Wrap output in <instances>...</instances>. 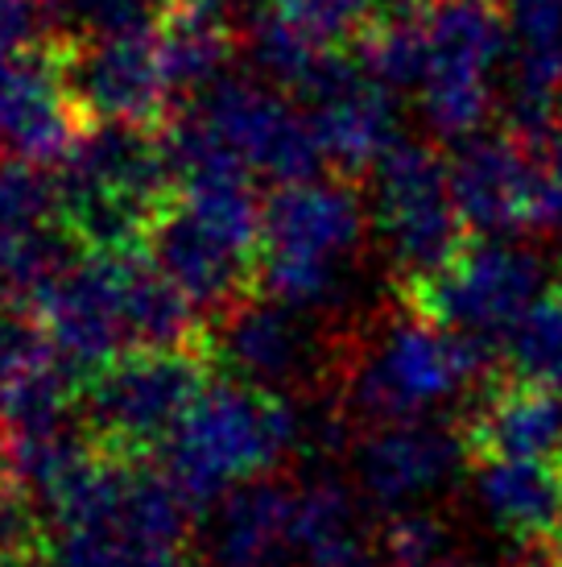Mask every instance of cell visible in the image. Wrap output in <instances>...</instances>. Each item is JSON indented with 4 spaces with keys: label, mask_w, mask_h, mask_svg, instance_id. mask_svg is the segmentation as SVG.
I'll list each match as a JSON object with an SVG mask.
<instances>
[{
    "label": "cell",
    "mask_w": 562,
    "mask_h": 567,
    "mask_svg": "<svg viewBox=\"0 0 562 567\" xmlns=\"http://www.w3.org/2000/svg\"><path fill=\"white\" fill-rule=\"evenodd\" d=\"M504 59L509 25L485 0H418L397 9L368 42V71L418 95L426 125L455 142L480 133Z\"/></svg>",
    "instance_id": "6da1fadb"
},
{
    "label": "cell",
    "mask_w": 562,
    "mask_h": 567,
    "mask_svg": "<svg viewBox=\"0 0 562 567\" xmlns=\"http://www.w3.org/2000/svg\"><path fill=\"white\" fill-rule=\"evenodd\" d=\"M38 514L50 567H178L195 509L166 468L112 452V460L95 456Z\"/></svg>",
    "instance_id": "7a4b0ae2"
},
{
    "label": "cell",
    "mask_w": 562,
    "mask_h": 567,
    "mask_svg": "<svg viewBox=\"0 0 562 567\" xmlns=\"http://www.w3.org/2000/svg\"><path fill=\"white\" fill-rule=\"evenodd\" d=\"M306 410L249 381H207L162 447V468L190 509H211L232 488L269 476L302 452Z\"/></svg>",
    "instance_id": "3957f363"
},
{
    "label": "cell",
    "mask_w": 562,
    "mask_h": 567,
    "mask_svg": "<svg viewBox=\"0 0 562 567\" xmlns=\"http://www.w3.org/2000/svg\"><path fill=\"white\" fill-rule=\"evenodd\" d=\"M492 352L480 336L443 328L426 316L389 319L344 364L340 406L360 423L435 419L488 378Z\"/></svg>",
    "instance_id": "277c9868"
},
{
    "label": "cell",
    "mask_w": 562,
    "mask_h": 567,
    "mask_svg": "<svg viewBox=\"0 0 562 567\" xmlns=\"http://www.w3.org/2000/svg\"><path fill=\"white\" fill-rule=\"evenodd\" d=\"M63 220L95 252L137 249L178 187L170 145L128 121H100L59 162Z\"/></svg>",
    "instance_id": "5b68a950"
},
{
    "label": "cell",
    "mask_w": 562,
    "mask_h": 567,
    "mask_svg": "<svg viewBox=\"0 0 562 567\" xmlns=\"http://www.w3.org/2000/svg\"><path fill=\"white\" fill-rule=\"evenodd\" d=\"M368 212L340 178H302L266 204L257 282L261 295L294 311H323L344 299L347 269L364 240Z\"/></svg>",
    "instance_id": "8992f818"
},
{
    "label": "cell",
    "mask_w": 562,
    "mask_h": 567,
    "mask_svg": "<svg viewBox=\"0 0 562 567\" xmlns=\"http://www.w3.org/2000/svg\"><path fill=\"white\" fill-rule=\"evenodd\" d=\"M207 369L190 348H128L83 378V423L116 456L166 447L204 394Z\"/></svg>",
    "instance_id": "52a82bcc"
},
{
    "label": "cell",
    "mask_w": 562,
    "mask_h": 567,
    "mask_svg": "<svg viewBox=\"0 0 562 567\" xmlns=\"http://www.w3.org/2000/svg\"><path fill=\"white\" fill-rule=\"evenodd\" d=\"M195 100L199 104L166 137L174 154H228L281 187L319 174L323 150L306 112H294L266 83L219 80Z\"/></svg>",
    "instance_id": "ba28073f"
},
{
    "label": "cell",
    "mask_w": 562,
    "mask_h": 567,
    "mask_svg": "<svg viewBox=\"0 0 562 567\" xmlns=\"http://www.w3.org/2000/svg\"><path fill=\"white\" fill-rule=\"evenodd\" d=\"M373 228L385 261L406 290L430 282L464 249V212L455 204L451 166L414 142H397L373 166Z\"/></svg>",
    "instance_id": "9c48e42d"
},
{
    "label": "cell",
    "mask_w": 562,
    "mask_h": 567,
    "mask_svg": "<svg viewBox=\"0 0 562 567\" xmlns=\"http://www.w3.org/2000/svg\"><path fill=\"white\" fill-rule=\"evenodd\" d=\"M542 295H547V261L542 252L517 245L513 237H485L480 245H464L451 266L409 290L418 316L480 340L504 336Z\"/></svg>",
    "instance_id": "30bf717a"
},
{
    "label": "cell",
    "mask_w": 562,
    "mask_h": 567,
    "mask_svg": "<svg viewBox=\"0 0 562 567\" xmlns=\"http://www.w3.org/2000/svg\"><path fill=\"white\" fill-rule=\"evenodd\" d=\"M125 252H79L25 307L50 352L79 378L133 348L125 319Z\"/></svg>",
    "instance_id": "8fae6325"
},
{
    "label": "cell",
    "mask_w": 562,
    "mask_h": 567,
    "mask_svg": "<svg viewBox=\"0 0 562 567\" xmlns=\"http://www.w3.org/2000/svg\"><path fill=\"white\" fill-rule=\"evenodd\" d=\"M468 447V435H459L443 419L381 423L352 452L356 493L368 505L389 509V514L414 509L422 497L438 493L459 473Z\"/></svg>",
    "instance_id": "7c38bea8"
},
{
    "label": "cell",
    "mask_w": 562,
    "mask_h": 567,
    "mask_svg": "<svg viewBox=\"0 0 562 567\" xmlns=\"http://www.w3.org/2000/svg\"><path fill=\"white\" fill-rule=\"evenodd\" d=\"M211 357L228 369V378L273 394L311 381L323 369V344L311 316L273 299H240L228 307L211 336Z\"/></svg>",
    "instance_id": "4fadbf2b"
},
{
    "label": "cell",
    "mask_w": 562,
    "mask_h": 567,
    "mask_svg": "<svg viewBox=\"0 0 562 567\" xmlns=\"http://www.w3.org/2000/svg\"><path fill=\"white\" fill-rule=\"evenodd\" d=\"M389 83H381L368 66H352L340 50L327 54L319 75L306 83V121L323 158L344 171H373L376 162L397 145V116H393Z\"/></svg>",
    "instance_id": "5bb4252c"
},
{
    "label": "cell",
    "mask_w": 562,
    "mask_h": 567,
    "mask_svg": "<svg viewBox=\"0 0 562 567\" xmlns=\"http://www.w3.org/2000/svg\"><path fill=\"white\" fill-rule=\"evenodd\" d=\"M63 75L75 109L92 112L95 121L145 125L174 95L162 71L157 25L87 38L75 50V59L63 66Z\"/></svg>",
    "instance_id": "9a60e30c"
},
{
    "label": "cell",
    "mask_w": 562,
    "mask_h": 567,
    "mask_svg": "<svg viewBox=\"0 0 562 567\" xmlns=\"http://www.w3.org/2000/svg\"><path fill=\"white\" fill-rule=\"evenodd\" d=\"M211 567H290L298 559V488L273 476L249 481L211 505Z\"/></svg>",
    "instance_id": "2e32d148"
},
{
    "label": "cell",
    "mask_w": 562,
    "mask_h": 567,
    "mask_svg": "<svg viewBox=\"0 0 562 567\" xmlns=\"http://www.w3.org/2000/svg\"><path fill=\"white\" fill-rule=\"evenodd\" d=\"M451 190L468 228L517 237L530 228V154L521 137L471 133L451 158Z\"/></svg>",
    "instance_id": "e0dca14e"
},
{
    "label": "cell",
    "mask_w": 562,
    "mask_h": 567,
    "mask_svg": "<svg viewBox=\"0 0 562 567\" xmlns=\"http://www.w3.org/2000/svg\"><path fill=\"white\" fill-rule=\"evenodd\" d=\"M471 502L497 530L533 543L554 538L562 522V464L525 456H480L471 473Z\"/></svg>",
    "instance_id": "ac0fdd59"
},
{
    "label": "cell",
    "mask_w": 562,
    "mask_h": 567,
    "mask_svg": "<svg viewBox=\"0 0 562 567\" xmlns=\"http://www.w3.org/2000/svg\"><path fill=\"white\" fill-rule=\"evenodd\" d=\"M356 497L335 476L298 488V567H393L385 538L360 518Z\"/></svg>",
    "instance_id": "d6986e66"
},
{
    "label": "cell",
    "mask_w": 562,
    "mask_h": 567,
    "mask_svg": "<svg viewBox=\"0 0 562 567\" xmlns=\"http://www.w3.org/2000/svg\"><path fill=\"white\" fill-rule=\"evenodd\" d=\"M471 452L480 456H525L559 460L562 456V390L525 385L500 390L480 406L468 426Z\"/></svg>",
    "instance_id": "ffe728a7"
},
{
    "label": "cell",
    "mask_w": 562,
    "mask_h": 567,
    "mask_svg": "<svg viewBox=\"0 0 562 567\" xmlns=\"http://www.w3.org/2000/svg\"><path fill=\"white\" fill-rule=\"evenodd\" d=\"M157 50L170 92L204 95L223 80V66L232 59V38L223 30V17L183 4L157 25Z\"/></svg>",
    "instance_id": "44dd1931"
},
{
    "label": "cell",
    "mask_w": 562,
    "mask_h": 567,
    "mask_svg": "<svg viewBox=\"0 0 562 567\" xmlns=\"http://www.w3.org/2000/svg\"><path fill=\"white\" fill-rule=\"evenodd\" d=\"M500 357L517 381L562 390V290H547L500 336Z\"/></svg>",
    "instance_id": "7402d4cb"
},
{
    "label": "cell",
    "mask_w": 562,
    "mask_h": 567,
    "mask_svg": "<svg viewBox=\"0 0 562 567\" xmlns=\"http://www.w3.org/2000/svg\"><path fill=\"white\" fill-rule=\"evenodd\" d=\"M63 224V187L59 174L46 171V162L0 158V245L30 237L38 228Z\"/></svg>",
    "instance_id": "603a6c76"
},
{
    "label": "cell",
    "mask_w": 562,
    "mask_h": 567,
    "mask_svg": "<svg viewBox=\"0 0 562 567\" xmlns=\"http://www.w3.org/2000/svg\"><path fill=\"white\" fill-rule=\"evenodd\" d=\"M517 137L530 154V233L562 237V109Z\"/></svg>",
    "instance_id": "cb8c5ba5"
},
{
    "label": "cell",
    "mask_w": 562,
    "mask_h": 567,
    "mask_svg": "<svg viewBox=\"0 0 562 567\" xmlns=\"http://www.w3.org/2000/svg\"><path fill=\"white\" fill-rule=\"evenodd\" d=\"M376 0H273V13H281L298 33H306L314 47L340 50L347 38H356Z\"/></svg>",
    "instance_id": "d4e9b609"
},
{
    "label": "cell",
    "mask_w": 562,
    "mask_h": 567,
    "mask_svg": "<svg viewBox=\"0 0 562 567\" xmlns=\"http://www.w3.org/2000/svg\"><path fill=\"white\" fill-rule=\"evenodd\" d=\"M42 4L79 38L154 30L157 13H162V0H42Z\"/></svg>",
    "instance_id": "484cf974"
},
{
    "label": "cell",
    "mask_w": 562,
    "mask_h": 567,
    "mask_svg": "<svg viewBox=\"0 0 562 567\" xmlns=\"http://www.w3.org/2000/svg\"><path fill=\"white\" fill-rule=\"evenodd\" d=\"M385 551H389L393 567H426L443 559L447 551V522L430 514V509H402V514H393L385 522Z\"/></svg>",
    "instance_id": "4316f807"
},
{
    "label": "cell",
    "mask_w": 562,
    "mask_h": 567,
    "mask_svg": "<svg viewBox=\"0 0 562 567\" xmlns=\"http://www.w3.org/2000/svg\"><path fill=\"white\" fill-rule=\"evenodd\" d=\"M38 505L30 502V493L17 485L13 476L0 464V555L9 551H30L33 530H38Z\"/></svg>",
    "instance_id": "83f0119b"
},
{
    "label": "cell",
    "mask_w": 562,
    "mask_h": 567,
    "mask_svg": "<svg viewBox=\"0 0 562 567\" xmlns=\"http://www.w3.org/2000/svg\"><path fill=\"white\" fill-rule=\"evenodd\" d=\"M187 4L207 9V13H216V17H228V13H252L257 0H187Z\"/></svg>",
    "instance_id": "f1b7e54d"
},
{
    "label": "cell",
    "mask_w": 562,
    "mask_h": 567,
    "mask_svg": "<svg viewBox=\"0 0 562 567\" xmlns=\"http://www.w3.org/2000/svg\"><path fill=\"white\" fill-rule=\"evenodd\" d=\"M517 567H562V555L559 551H530Z\"/></svg>",
    "instance_id": "f546056e"
},
{
    "label": "cell",
    "mask_w": 562,
    "mask_h": 567,
    "mask_svg": "<svg viewBox=\"0 0 562 567\" xmlns=\"http://www.w3.org/2000/svg\"><path fill=\"white\" fill-rule=\"evenodd\" d=\"M13 373L0 364V431H4V410H9V390H13Z\"/></svg>",
    "instance_id": "4dcf8cb0"
},
{
    "label": "cell",
    "mask_w": 562,
    "mask_h": 567,
    "mask_svg": "<svg viewBox=\"0 0 562 567\" xmlns=\"http://www.w3.org/2000/svg\"><path fill=\"white\" fill-rule=\"evenodd\" d=\"M426 567H480L476 559H464V555H443V559H435V564Z\"/></svg>",
    "instance_id": "1f68e13d"
},
{
    "label": "cell",
    "mask_w": 562,
    "mask_h": 567,
    "mask_svg": "<svg viewBox=\"0 0 562 567\" xmlns=\"http://www.w3.org/2000/svg\"><path fill=\"white\" fill-rule=\"evenodd\" d=\"M554 551L562 555V522H559V530H554Z\"/></svg>",
    "instance_id": "d6a6232c"
},
{
    "label": "cell",
    "mask_w": 562,
    "mask_h": 567,
    "mask_svg": "<svg viewBox=\"0 0 562 567\" xmlns=\"http://www.w3.org/2000/svg\"><path fill=\"white\" fill-rule=\"evenodd\" d=\"M0 295H4V249H0Z\"/></svg>",
    "instance_id": "836d02e7"
}]
</instances>
